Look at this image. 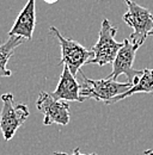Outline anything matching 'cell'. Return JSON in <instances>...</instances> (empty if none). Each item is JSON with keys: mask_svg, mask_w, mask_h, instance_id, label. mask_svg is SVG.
<instances>
[{"mask_svg": "<svg viewBox=\"0 0 153 155\" xmlns=\"http://www.w3.org/2000/svg\"><path fill=\"white\" fill-rule=\"evenodd\" d=\"M144 155H153V150L147 149V150H145V152H144Z\"/></svg>", "mask_w": 153, "mask_h": 155, "instance_id": "cell-13", "label": "cell"}, {"mask_svg": "<svg viewBox=\"0 0 153 155\" xmlns=\"http://www.w3.org/2000/svg\"><path fill=\"white\" fill-rule=\"evenodd\" d=\"M37 110L43 114L44 125H67L70 123V104L63 100H56L50 93L41 91L36 100Z\"/></svg>", "mask_w": 153, "mask_h": 155, "instance_id": "cell-6", "label": "cell"}, {"mask_svg": "<svg viewBox=\"0 0 153 155\" xmlns=\"http://www.w3.org/2000/svg\"><path fill=\"white\" fill-rule=\"evenodd\" d=\"M90 155H97V154H95V153H91Z\"/></svg>", "mask_w": 153, "mask_h": 155, "instance_id": "cell-15", "label": "cell"}, {"mask_svg": "<svg viewBox=\"0 0 153 155\" xmlns=\"http://www.w3.org/2000/svg\"><path fill=\"white\" fill-rule=\"evenodd\" d=\"M2 109L0 112V131L5 141H10L30 115L25 104H15L12 93L1 94Z\"/></svg>", "mask_w": 153, "mask_h": 155, "instance_id": "cell-3", "label": "cell"}, {"mask_svg": "<svg viewBox=\"0 0 153 155\" xmlns=\"http://www.w3.org/2000/svg\"><path fill=\"white\" fill-rule=\"evenodd\" d=\"M140 47L141 45L131 42L128 38L124 39L122 48L118 50L113 62V72L108 78L117 81V78L124 74L128 79V82H132L134 85L142 74V71H136L133 67L136 51Z\"/></svg>", "mask_w": 153, "mask_h": 155, "instance_id": "cell-7", "label": "cell"}, {"mask_svg": "<svg viewBox=\"0 0 153 155\" xmlns=\"http://www.w3.org/2000/svg\"><path fill=\"white\" fill-rule=\"evenodd\" d=\"M50 34L54 35L57 38L60 47H61V58L59 64H65L70 68L71 73L76 77L80 68L89 63V61L93 58V54L91 50H87L84 45H81L79 42L67 38L61 35V32L55 26H50L49 29Z\"/></svg>", "mask_w": 153, "mask_h": 155, "instance_id": "cell-5", "label": "cell"}, {"mask_svg": "<svg viewBox=\"0 0 153 155\" xmlns=\"http://www.w3.org/2000/svg\"><path fill=\"white\" fill-rule=\"evenodd\" d=\"M53 155H90V154H85V153H81L79 148H76V149L73 150V153H71V154H68V153H62V152H55V153H54Z\"/></svg>", "mask_w": 153, "mask_h": 155, "instance_id": "cell-12", "label": "cell"}, {"mask_svg": "<svg viewBox=\"0 0 153 155\" xmlns=\"http://www.w3.org/2000/svg\"><path fill=\"white\" fill-rule=\"evenodd\" d=\"M81 79V97L86 99H95L97 101H103L107 105H110L113 99L118 97L127 92L133 84L132 82H118L113 79H100V80H92L86 78L84 74L80 75Z\"/></svg>", "mask_w": 153, "mask_h": 155, "instance_id": "cell-1", "label": "cell"}, {"mask_svg": "<svg viewBox=\"0 0 153 155\" xmlns=\"http://www.w3.org/2000/svg\"><path fill=\"white\" fill-rule=\"evenodd\" d=\"M81 85L76 79V77L71 73L70 68L67 66H63V71L60 75L57 86L55 91L52 94V97L56 100L63 101H84L85 99L80 94Z\"/></svg>", "mask_w": 153, "mask_h": 155, "instance_id": "cell-8", "label": "cell"}, {"mask_svg": "<svg viewBox=\"0 0 153 155\" xmlns=\"http://www.w3.org/2000/svg\"><path fill=\"white\" fill-rule=\"evenodd\" d=\"M36 25V0H28L23 10L19 12L13 26L8 31L10 36H18L30 41Z\"/></svg>", "mask_w": 153, "mask_h": 155, "instance_id": "cell-9", "label": "cell"}, {"mask_svg": "<svg viewBox=\"0 0 153 155\" xmlns=\"http://www.w3.org/2000/svg\"><path fill=\"white\" fill-rule=\"evenodd\" d=\"M24 42V38L18 36H10L8 39L0 44V78H8L12 75V72L7 69V62L12 58L16 48Z\"/></svg>", "mask_w": 153, "mask_h": 155, "instance_id": "cell-11", "label": "cell"}, {"mask_svg": "<svg viewBox=\"0 0 153 155\" xmlns=\"http://www.w3.org/2000/svg\"><path fill=\"white\" fill-rule=\"evenodd\" d=\"M127 4V12L123 15V21L133 29L129 41L142 45L150 36H153V15L152 12L136 4L133 0H124Z\"/></svg>", "mask_w": 153, "mask_h": 155, "instance_id": "cell-2", "label": "cell"}, {"mask_svg": "<svg viewBox=\"0 0 153 155\" xmlns=\"http://www.w3.org/2000/svg\"><path fill=\"white\" fill-rule=\"evenodd\" d=\"M44 2H47V4H54V2H56L59 0H43Z\"/></svg>", "mask_w": 153, "mask_h": 155, "instance_id": "cell-14", "label": "cell"}, {"mask_svg": "<svg viewBox=\"0 0 153 155\" xmlns=\"http://www.w3.org/2000/svg\"><path fill=\"white\" fill-rule=\"evenodd\" d=\"M136 93H153V69H150V68L142 69V74L138 79V81L127 92L114 98L111 104H115L120 100H123V99L131 97L133 94H136Z\"/></svg>", "mask_w": 153, "mask_h": 155, "instance_id": "cell-10", "label": "cell"}, {"mask_svg": "<svg viewBox=\"0 0 153 155\" xmlns=\"http://www.w3.org/2000/svg\"><path fill=\"white\" fill-rule=\"evenodd\" d=\"M116 32H117V29L111 25V23L108 19H103L100 24L98 41L91 48L93 58L89 61V63H95L103 67L105 64L114 62L118 50L123 45V42L120 43L115 39Z\"/></svg>", "mask_w": 153, "mask_h": 155, "instance_id": "cell-4", "label": "cell"}]
</instances>
